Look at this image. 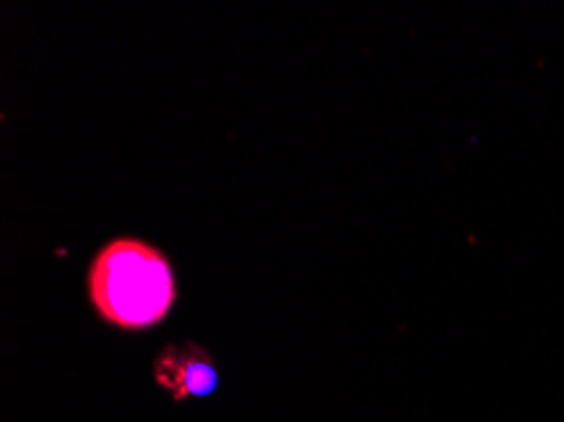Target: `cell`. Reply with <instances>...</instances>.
<instances>
[{
  "label": "cell",
  "instance_id": "1",
  "mask_svg": "<svg viewBox=\"0 0 564 422\" xmlns=\"http://www.w3.org/2000/svg\"><path fill=\"white\" fill-rule=\"evenodd\" d=\"M89 301L107 324L148 332L175 306L177 281L170 258L142 238H115L89 266Z\"/></svg>",
  "mask_w": 564,
  "mask_h": 422
},
{
  "label": "cell",
  "instance_id": "2",
  "mask_svg": "<svg viewBox=\"0 0 564 422\" xmlns=\"http://www.w3.org/2000/svg\"><path fill=\"white\" fill-rule=\"evenodd\" d=\"M152 375H155L160 390L173 400L208 398L220 382L216 361L208 355V349L195 342L167 344L155 357Z\"/></svg>",
  "mask_w": 564,
  "mask_h": 422
}]
</instances>
